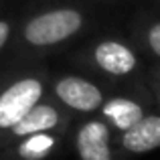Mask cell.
I'll return each mask as SVG.
<instances>
[{
	"label": "cell",
	"instance_id": "obj_3",
	"mask_svg": "<svg viewBox=\"0 0 160 160\" xmlns=\"http://www.w3.org/2000/svg\"><path fill=\"white\" fill-rule=\"evenodd\" d=\"M79 65L106 79H130L140 71L142 59L136 45L120 37H99L79 53Z\"/></svg>",
	"mask_w": 160,
	"mask_h": 160
},
{
	"label": "cell",
	"instance_id": "obj_7",
	"mask_svg": "<svg viewBox=\"0 0 160 160\" xmlns=\"http://www.w3.org/2000/svg\"><path fill=\"white\" fill-rule=\"evenodd\" d=\"M116 148L120 158H132L160 148V112H148L128 130L116 134Z\"/></svg>",
	"mask_w": 160,
	"mask_h": 160
},
{
	"label": "cell",
	"instance_id": "obj_8",
	"mask_svg": "<svg viewBox=\"0 0 160 160\" xmlns=\"http://www.w3.org/2000/svg\"><path fill=\"white\" fill-rule=\"evenodd\" d=\"M67 132L49 130L37 132L18 142L4 146L0 150V160H51L59 154Z\"/></svg>",
	"mask_w": 160,
	"mask_h": 160
},
{
	"label": "cell",
	"instance_id": "obj_5",
	"mask_svg": "<svg viewBox=\"0 0 160 160\" xmlns=\"http://www.w3.org/2000/svg\"><path fill=\"white\" fill-rule=\"evenodd\" d=\"M71 122H73V113L61 108L53 98H45L37 103L18 124H14L2 138H0V150L4 146L18 142L22 138L31 136L37 132H49V130H59V132H69Z\"/></svg>",
	"mask_w": 160,
	"mask_h": 160
},
{
	"label": "cell",
	"instance_id": "obj_9",
	"mask_svg": "<svg viewBox=\"0 0 160 160\" xmlns=\"http://www.w3.org/2000/svg\"><path fill=\"white\" fill-rule=\"evenodd\" d=\"M148 112V102H144L142 95H112V98L108 95L95 116L106 120L109 128L120 134L134 126L138 120H142Z\"/></svg>",
	"mask_w": 160,
	"mask_h": 160
},
{
	"label": "cell",
	"instance_id": "obj_4",
	"mask_svg": "<svg viewBox=\"0 0 160 160\" xmlns=\"http://www.w3.org/2000/svg\"><path fill=\"white\" fill-rule=\"evenodd\" d=\"M49 98L73 116H95L108 93L98 81L79 73H59L49 79Z\"/></svg>",
	"mask_w": 160,
	"mask_h": 160
},
{
	"label": "cell",
	"instance_id": "obj_10",
	"mask_svg": "<svg viewBox=\"0 0 160 160\" xmlns=\"http://www.w3.org/2000/svg\"><path fill=\"white\" fill-rule=\"evenodd\" d=\"M136 49L148 55L154 65H160V12L138 14L132 27Z\"/></svg>",
	"mask_w": 160,
	"mask_h": 160
},
{
	"label": "cell",
	"instance_id": "obj_1",
	"mask_svg": "<svg viewBox=\"0 0 160 160\" xmlns=\"http://www.w3.org/2000/svg\"><path fill=\"white\" fill-rule=\"evenodd\" d=\"M91 27V16L75 4H55L28 12L18 20L14 45L22 61L49 53L81 37Z\"/></svg>",
	"mask_w": 160,
	"mask_h": 160
},
{
	"label": "cell",
	"instance_id": "obj_13",
	"mask_svg": "<svg viewBox=\"0 0 160 160\" xmlns=\"http://www.w3.org/2000/svg\"><path fill=\"white\" fill-rule=\"evenodd\" d=\"M150 81H160V65H154L150 69V77H148V83Z\"/></svg>",
	"mask_w": 160,
	"mask_h": 160
},
{
	"label": "cell",
	"instance_id": "obj_2",
	"mask_svg": "<svg viewBox=\"0 0 160 160\" xmlns=\"http://www.w3.org/2000/svg\"><path fill=\"white\" fill-rule=\"evenodd\" d=\"M49 79L47 67L27 61L0 71V138L49 95Z\"/></svg>",
	"mask_w": 160,
	"mask_h": 160
},
{
	"label": "cell",
	"instance_id": "obj_6",
	"mask_svg": "<svg viewBox=\"0 0 160 160\" xmlns=\"http://www.w3.org/2000/svg\"><path fill=\"white\" fill-rule=\"evenodd\" d=\"M73 148L77 160H120L116 132L99 116L87 118L75 128Z\"/></svg>",
	"mask_w": 160,
	"mask_h": 160
},
{
	"label": "cell",
	"instance_id": "obj_11",
	"mask_svg": "<svg viewBox=\"0 0 160 160\" xmlns=\"http://www.w3.org/2000/svg\"><path fill=\"white\" fill-rule=\"evenodd\" d=\"M16 28H18V18H14L12 14H0V53L14 43Z\"/></svg>",
	"mask_w": 160,
	"mask_h": 160
},
{
	"label": "cell",
	"instance_id": "obj_12",
	"mask_svg": "<svg viewBox=\"0 0 160 160\" xmlns=\"http://www.w3.org/2000/svg\"><path fill=\"white\" fill-rule=\"evenodd\" d=\"M148 89H150V98H152L154 106H156L158 112H160V81H150Z\"/></svg>",
	"mask_w": 160,
	"mask_h": 160
}]
</instances>
